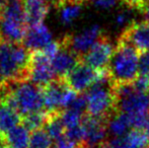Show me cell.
I'll return each instance as SVG.
<instances>
[{"label": "cell", "instance_id": "cell-11", "mask_svg": "<svg viewBox=\"0 0 149 148\" xmlns=\"http://www.w3.org/2000/svg\"><path fill=\"white\" fill-rule=\"evenodd\" d=\"M119 39L130 44L139 53L149 51V22L133 20L124 28Z\"/></svg>", "mask_w": 149, "mask_h": 148}, {"label": "cell", "instance_id": "cell-14", "mask_svg": "<svg viewBox=\"0 0 149 148\" xmlns=\"http://www.w3.org/2000/svg\"><path fill=\"white\" fill-rule=\"evenodd\" d=\"M80 61V57L62 45L59 53L51 60V63L57 79H63Z\"/></svg>", "mask_w": 149, "mask_h": 148}, {"label": "cell", "instance_id": "cell-16", "mask_svg": "<svg viewBox=\"0 0 149 148\" xmlns=\"http://www.w3.org/2000/svg\"><path fill=\"white\" fill-rule=\"evenodd\" d=\"M30 131L19 124L10 130L2 140L4 148H30Z\"/></svg>", "mask_w": 149, "mask_h": 148}, {"label": "cell", "instance_id": "cell-27", "mask_svg": "<svg viewBox=\"0 0 149 148\" xmlns=\"http://www.w3.org/2000/svg\"><path fill=\"white\" fill-rule=\"evenodd\" d=\"M61 48H62V44H61L60 40H58V41H52L42 52H43L48 58H50V59L52 60L58 53H59Z\"/></svg>", "mask_w": 149, "mask_h": 148}, {"label": "cell", "instance_id": "cell-33", "mask_svg": "<svg viewBox=\"0 0 149 148\" xmlns=\"http://www.w3.org/2000/svg\"><path fill=\"white\" fill-rule=\"evenodd\" d=\"M142 130H143V132L145 133L146 136H147L149 139V113L147 115V118H146V120H145V124H144Z\"/></svg>", "mask_w": 149, "mask_h": 148}, {"label": "cell", "instance_id": "cell-36", "mask_svg": "<svg viewBox=\"0 0 149 148\" xmlns=\"http://www.w3.org/2000/svg\"><path fill=\"white\" fill-rule=\"evenodd\" d=\"M3 4H4V0H0V13H1L2 7H3Z\"/></svg>", "mask_w": 149, "mask_h": 148}, {"label": "cell", "instance_id": "cell-24", "mask_svg": "<svg viewBox=\"0 0 149 148\" xmlns=\"http://www.w3.org/2000/svg\"><path fill=\"white\" fill-rule=\"evenodd\" d=\"M52 145V139L45 129L33 131L31 134L30 148H51Z\"/></svg>", "mask_w": 149, "mask_h": 148}, {"label": "cell", "instance_id": "cell-3", "mask_svg": "<svg viewBox=\"0 0 149 148\" xmlns=\"http://www.w3.org/2000/svg\"><path fill=\"white\" fill-rule=\"evenodd\" d=\"M139 52L130 44L118 39L108 72L113 84L133 83L139 75Z\"/></svg>", "mask_w": 149, "mask_h": 148}, {"label": "cell", "instance_id": "cell-40", "mask_svg": "<svg viewBox=\"0 0 149 148\" xmlns=\"http://www.w3.org/2000/svg\"><path fill=\"white\" fill-rule=\"evenodd\" d=\"M148 1H149V0H148Z\"/></svg>", "mask_w": 149, "mask_h": 148}, {"label": "cell", "instance_id": "cell-6", "mask_svg": "<svg viewBox=\"0 0 149 148\" xmlns=\"http://www.w3.org/2000/svg\"><path fill=\"white\" fill-rule=\"evenodd\" d=\"M114 51L112 39L104 33L89 51L82 56L81 61L96 71H104L108 69Z\"/></svg>", "mask_w": 149, "mask_h": 148}, {"label": "cell", "instance_id": "cell-2", "mask_svg": "<svg viewBox=\"0 0 149 148\" xmlns=\"http://www.w3.org/2000/svg\"><path fill=\"white\" fill-rule=\"evenodd\" d=\"M85 99V114L90 117L108 121L117 112V97L108 69L100 73L97 81L87 90Z\"/></svg>", "mask_w": 149, "mask_h": 148}, {"label": "cell", "instance_id": "cell-29", "mask_svg": "<svg viewBox=\"0 0 149 148\" xmlns=\"http://www.w3.org/2000/svg\"><path fill=\"white\" fill-rule=\"evenodd\" d=\"M100 148H130L125 142L124 138H114V139H108L104 143Z\"/></svg>", "mask_w": 149, "mask_h": 148}, {"label": "cell", "instance_id": "cell-35", "mask_svg": "<svg viewBox=\"0 0 149 148\" xmlns=\"http://www.w3.org/2000/svg\"><path fill=\"white\" fill-rule=\"evenodd\" d=\"M67 1H73V2H77V3L82 4V3H84V2H86V1H91V0H67ZM93 1H96V0H93Z\"/></svg>", "mask_w": 149, "mask_h": 148}, {"label": "cell", "instance_id": "cell-10", "mask_svg": "<svg viewBox=\"0 0 149 148\" xmlns=\"http://www.w3.org/2000/svg\"><path fill=\"white\" fill-rule=\"evenodd\" d=\"M84 130V148H100L108 140V121L85 114L81 123Z\"/></svg>", "mask_w": 149, "mask_h": 148}, {"label": "cell", "instance_id": "cell-9", "mask_svg": "<svg viewBox=\"0 0 149 148\" xmlns=\"http://www.w3.org/2000/svg\"><path fill=\"white\" fill-rule=\"evenodd\" d=\"M102 34L104 32L100 26H93L77 35H66L60 41L65 48L69 49L78 57L82 58V56L89 51Z\"/></svg>", "mask_w": 149, "mask_h": 148}, {"label": "cell", "instance_id": "cell-17", "mask_svg": "<svg viewBox=\"0 0 149 148\" xmlns=\"http://www.w3.org/2000/svg\"><path fill=\"white\" fill-rule=\"evenodd\" d=\"M132 129L130 118L124 113L117 111L108 120V131L114 138H122Z\"/></svg>", "mask_w": 149, "mask_h": 148}, {"label": "cell", "instance_id": "cell-31", "mask_svg": "<svg viewBox=\"0 0 149 148\" xmlns=\"http://www.w3.org/2000/svg\"><path fill=\"white\" fill-rule=\"evenodd\" d=\"M133 22V20L130 19V16L128 13H126V12H122V13H120L118 16H117L116 18V22L117 24L120 26H124V24H127V26H129L131 22Z\"/></svg>", "mask_w": 149, "mask_h": 148}, {"label": "cell", "instance_id": "cell-13", "mask_svg": "<svg viewBox=\"0 0 149 148\" xmlns=\"http://www.w3.org/2000/svg\"><path fill=\"white\" fill-rule=\"evenodd\" d=\"M52 40V34L44 24L29 26L22 45L31 52L43 51Z\"/></svg>", "mask_w": 149, "mask_h": 148}, {"label": "cell", "instance_id": "cell-22", "mask_svg": "<svg viewBox=\"0 0 149 148\" xmlns=\"http://www.w3.org/2000/svg\"><path fill=\"white\" fill-rule=\"evenodd\" d=\"M60 9V18L63 24H70L78 17L82 9V4L73 1H66Z\"/></svg>", "mask_w": 149, "mask_h": 148}, {"label": "cell", "instance_id": "cell-34", "mask_svg": "<svg viewBox=\"0 0 149 148\" xmlns=\"http://www.w3.org/2000/svg\"><path fill=\"white\" fill-rule=\"evenodd\" d=\"M142 13H143L144 16H145V19L144 20H146L147 22H149V4L146 6V8L144 9V11L142 12Z\"/></svg>", "mask_w": 149, "mask_h": 148}, {"label": "cell", "instance_id": "cell-39", "mask_svg": "<svg viewBox=\"0 0 149 148\" xmlns=\"http://www.w3.org/2000/svg\"><path fill=\"white\" fill-rule=\"evenodd\" d=\"M146 148H149V146H148V147H146Z\"/></svg>", "mask_w": 149, "mask_h": 148}, {"label": "cell", "instance_id": "cell-7", "mask_svg": "<svg viewBox=\"0 0 149 148\" xmlns=\"http://www.w3.org/2000/svg\"><path fill=\"white\" fill-rule=\"evenodd\" d=\"M55 79H57V77L52 67L51 59L42 51L31 52L29 67V80L43 88Z\"/></svg>", "mask_w": 149, "mask_h": 148}, {"label": "cell", "instance_id": "cell-8", "mask_svg": "<svg viewBox=\"0 0 149 148\" xmlns=\"http://www.w3.org/2000/svg\"><path fill=\"white\" fill-rule=\"evenodd\" d=\"M102 72V71H96L80 61L63 78V80L69 88L74 90L78 94H81L85 90H88L97 81Z\"/></svg>", "mask_w": 149, "mask_h": 148}, {"label": "cell", "instance_id": "cell-23", "mask_svg": "<svg viewBox=\"0 0 149 148\" xmlns=\"http://www.w3.org/2000/svg\"><path fill=\"white\" fill-rule=\"evenodd\" d=\"M84 113L78 112L73 109H66L61 112V119L65 126V129H72L79 126L82 123V119L84 117Z\"/></svg>", "mask_w": 149, "mask_h": 148}, {"label": "cell", "instance_id": "cell-5", "mask_svg": "<svg viewBox=\"0 0 149 148\" xmlns=\"http://www.w3.org/2000/svg\"><path fill=\"white\" fill-rule=\"evenodd\" d=\"M28 28L22 0H4L0 13V41L22 44Z\"/></svg>", "mask_w": 149, "mask_h": 148}, {"label": "cell", "instance_id": "cell-15", "mask_svg": "<svg viewBox=\"0 0 149 148\" xmlns=\"http://www.w3.org/2000/svg\"><path fill=\"white\" fill-rule=\"evenodd\" d=\"M22 3L28 26L43 24L51 7L48 0H22Z\"/></svg>", "mask_w": 149, "mask_h": 148}, {"label": "cell", "instance_id": "cell-37", "mask_svg": "<svg viewBox=\"0 0 149 148\" xmlns=\"http://www.w3.org/2000/svg\"><path fill=\"white\" fill-rule=\"evenodd\" d=\"M0 148H4L3 140H2V138H1V137H0Z\"/></svg>", "mask_w": 149, "mask_h": 148}, {"label": "cell", "instance_id": "cell-21", "mask_svg": "<svg viewBox=\"0 0 149 148\" xmlns=\"http://www.w3.org/2000/svg\"><path fill=\"white\" fill-rule=\"evenodd\" d=\"M123 138L130 148H146L149 145L148 137L140 129H132Z\"/></svg>", "mask_w": 149, "mask_h": 148}, {"label": "cell", "instance_id": "cell-32", "mask_svg": "<svg viewBox=\"0 0 149 148\" xmlns=\"http://www.w3.org/2000/svg\"><path fill=\"white\" fill-rule=\"evenodd\" d=\"M95 4L102 8H110L117 3V0H96Z\"/></svg>", "mask_w": 149, "mask_h": 148}, {"label": "cell", "instance_id": "cell-19", "mask_svg": "<svg viewBox=\"0 0 149 148\" xmlns=\"http://www.w3.org/2000/svg\"><path fill=\"white\" fill-rule=\"evenodd\" d=\"M45 130L52 140H60L65 136V126L61 119V112L48 113L47 123L45 125Z\"/></svg>", "mask_w": 149, "mask_h": 148}, {"label": "cell", "instance_id": "cell-38", "mask_svg": "<svg viewBox=\"0 0 149 148\" xmlns=\"http://www.w3.org/2000/svg\"><path fill=\"white\" fill-rule=\"evenodd\" d=\"M0 106H1V101H0Z\"/></svg>", "mask_w": 149, "mask_h": 148}, {"label": "cell", "instance_id": "cell-1", "mask_svg": "<svg viewBox=\"0 0 149 148\" xmlns=\"http://www.w3.org/2000/svg\"><path fill=\"white\" fill-rule=\"evenodd\" d=\"M31 56V52L22 44L0 41V87L29 80Z\"/></svg>", "mask_w": 149, "mask_h": 148}, {"label": "cell", "instance_id": "cell-18", "mask_svg": "<svg viewBox=\"0 0 149 148\" xmlns=\"http://www.w3.org/2000/svg\"><path fill=\"white\" fill-rule=\"evenodd\" d=\"M22 117L15 110L1 104L0 106V137H3L22 123Z\"/></svg>", "mask_w": 149, "mask_h": 148}, {"label": "cell", "instance_id": "cell-20", "mask_svg": "<svg viewBox=\"0 0 149 148\" xmlns=\"http://www.w3.org/2000/svg\"><path fill=\"white\" fill-rule=\"evenodd\" d=\"M48 119V112L40 111L35 112L24 116L22 120V123L29 131H37L40 129H43L45 127L46 123H47Z\"/></svg>", "mask_w": 149, "mask_h": 148}, {"label": "cell", "instance_id": "cell-25", "mask_svg": "<svg viewBox=\"0 0 149 148\" xmlns=\"http://www.w3.org/2000/svg\"><path fill=\"white\" fill-rule=\"evenodd\" d=\"M139 75L149 78V51L139 54Z\"/></svg>", "mask_w": 149, "mask_h": 148}, {"label": "cell", "instance_id": "cell-26", "mask_svg": "<svg viewBox=\"0 0 149 148\" xmlns=\"http://www.w3.org/2000/svg\"><path fill=\"white\" fill-rule=\"evenodd\" d=\"M132 84L138 92L146 93V94L149 93V78H147V77L138 75V77Z\"/></svg>", "mask_w": 149, "mask_h": 148}, {"label": "cell", "instance_id": "cell-28", "mask_svg": "<svg viewBox=\"0 0 149 148\" xmlns=\"http://www.w3.org/2000/svg\"><path fill=\"white\" fill-rule=\"evenodd\" d=\"M123 3H125L128 7L132 9H136L140 12H143L146 6L149 4L148 0H121Z\"/></svg>", "mask_w": 149, "mask_h": 148}, {"label": "cell", "instance_id": "cell-30", "mask_svg": "<svg viewBox=\"0 0 149 148\" xmlns=\"http://www.w3.org/2000/svg\"><path fill=\"white\" fill-rule=\"evenodd\" d=\"M55 148H80L76 143H74L73 141L69 140L67 137H62L60 140L57 141L55 145Z\"/></svg>", "mask_w": 149, "mask_h": 148}, {"label": "cell", "instance_id": "cell-4", "mask_svg": "<svg viewBox=\"0 0 149 148\" xmlns=\"http://www.w3.org/2000/svg\"><path fill=\"white\" fill-rule=\"evenodd\" d=\"M113 85L117 97V111L129 117L132 128L142 130L149 113V95L138 92L132 83Z\"/></svg>", "mask_w": 149, "mask_h": 148}, {"label": "cell", "instance_id": "cell-12", "mask_svg": "<svg viewBox=\"0 0 149 148\" xmlns=\"http://www.w3.org/2000/svg\"><path fill=\"white\" fill-rule=\"evenodd\" d=\"M67 84L63 79H55L42 88L44 110L48 113L63 112V99L66 92Z\"/></svg>", "mask_w": 149, "mask_h": 148}]
</instances>
